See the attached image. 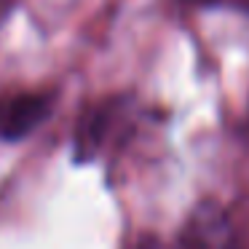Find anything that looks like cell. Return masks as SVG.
<instances>
[{"mask_svg":"<svg viewBox=\"0 0 249 249\" xmlns=\"http://www.w3.org/2000/svg\"><path fill=\"white\" fill-rule=\"evenodd\" d=\"M51 107H54V97L40 91L0 97V140H24L51 115Z\"/></svg>","mask_w":249,"mask_h":249,"instance_id":"obj_1","label":"cell"}]
</instances>
